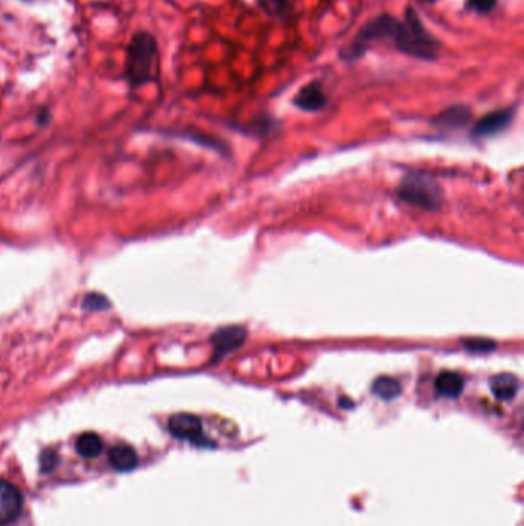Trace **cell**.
Here are the masks:
<instances>
[{
    "instance_id": "7",
    "label": "cell",
    "mask_w": 524,
    "mask_h": 526,
    "mask_svg": "<svg viewBox=\"0 0 524 526\" xmlns=\"http://www.w3.org/2000/svg\"><path fill=\"white\" fill-rule=\"evenodd\" d=\"M23 499L17 486L0 481V526L14 522L22 511Z\"/></svg>"
},
{
    "instance_id": "10",
    "label": "cell",
    "mask_w": 524,
    "mask_h": 526,
    "mask_svg": "<svg viewBox=\"0 0 524 526\" xmlns=\"http://www.w3.org/2000/svg\"><path fill=\"white\" fill-rule=\"evenodd\" d=\"M471 118H472L471 108L466 105H453V106L446 108V110H443L440 114H437L432 119V122L438 127L456 129V128L467 125V122L471 120Z\"/></svg>"
},
{
    "instance_id": "19",
    "label": "cell",
    "mask_w": 524,
    "mask_h": 526,
    "mask_svg": "<svg viewBox=\"0 0 524 526\" xmlns=\"http://www.w3.org/2000/svg\"><path fill=\"white\" fill-rule=\"evenodd\" d=\"M498 0H467V6L479 14H488L497 6Z\"/></svg>"
},
{
    "instance_id": "1",
    "label": "cell",
    "mask_w": 524,
    "mask_h": 526,
    "mask_svg": "<svg viewBox=\"0 0 524 526\" xmlns=\"http://www.w3.org/2000/svg\"><path fill=\"white\" fill-rule=\"evenodd\" d=\"M392 43L405 56L426 62L435 60L440 48V42L423 25L419 13L411 6L405 13V20L400 22Z\"/></svg>"
},
{
    "instance_id": "14",
    "label": "cell",
    "mask_w": 524,
    "mask_h": 526,
    "mask_svg": "<svg viewBox=\"0 0 524 526\" xmlns=\"http://www.w3.org/2000/svg\"><path fill=\"white\" fill-rule=\"evenodd\" d=\"M75 448H77V453H79L82 457L94 459L100 453H102L103 442H102V439L96 434V432H83V434L77 439Z\"/></svg>"
},
{
    "instance_id": "9",
    "label": "cell",
    "mask_w": 524,
    "mask_h": 526,
    "mask_svg": "<svg viewBox=\"0 0 524 526\" xmlns=\"http://www.w3.org/2000/svg\"><path fill=\"white\" fill-rule=\"evenodd\" d=\"M169 431L171 434L184 439V440H192V442H197V440L202 437V422H200L198 417L192 415V414H175L169 419Z\"/></svg>"
},
{
    "instance_id": "15",
    "label": "cell",
    "mask_w": 524,
    "mask_h": 526,
    "mask_svg": "<svg viewBox=\"0 0 524 526\" xmlns=\"http://www.w3.org/2000/svg\"><path fill=\"white\" fill-rule=\"evenodd\" d=\"M372 392L383 400H392L402 394V385L394 377L381 376L372 383Z\"/></svg>"
},
{
    "instance_id": "12",
    "label": "cell",
    "mask_w": 524,
    "mask_h": 526,
    "mask_svg": "<svg viewBox=\"0 0 524 526\" xmlns=\"http://www.w3.org/2000/svg\"><path fill=\"white\" fill-rule=\"evenodd\" d=\"M520 382L514 374H498L490 382V390L498 400H511L518 392Z\"/></svg>"
},
{
    "instance_id": "17",
    "label": "cell",
    "mask_w": 524,
    "mask_h": 526,
    "mask_svg": "<svg viewBox=\"0 0 524 526\" xmlns=\"http://www.w3.org/2000/svg\"><path fill=\"white\" fill-rule=\"evenodd\" d=\"M461 345L466 351L469 353H476V354H483V353H492L497 348V343L494 340L489 339H483V337H471V339H463L461 340Z\"/></svg>"
},
{
    "instance_id": "5",
    "label": "cell",
    "mask_w": 524,
    "mask_h": 526,
    "mask_svg": "<svg viewBox=\"0 0 524 526\" xmlns=\"http://www.w3.org/2000/svg\"><path fill=\"white\" fill-rule=\"evenodd\" d=\"M246 337H248V331L243 327H238V325H231V327H223L214 331L210 337L212 346V365L243 346Z\"/></svg>"
},
{
    "instance_id": "13",
    "label": "cell",
    "mask_w": 524,
    "mask_h": 526,
    "mask_svg": "<svg viewBox=\"0 0 524 526\" xmlns=\"http://www.w3.org/2000/svg\"><path fill=\"white\" fill-rule=\"evenodd\" d=\"M110 462L114 469L131 471L137 465V453L129 445H117L110 451Z\"/></svg>"
},
{
    "instance_id": "16",
    "label": "cell",
    "mask_w": 524,
    "mask_h": 526,
    "mask_svg": "<svg viewBox=\"0 0 524 526\" xmlns=\"http://www.w3.org/2000/svg\"><path fill=\"white\" fill-rule=\"evenodd\" d=\"M111 301L102 292H88L83 296L82 308L88 313H102L111 309Z\"/></svg>"
},
{
    "instance_id": "11",
    "label": "cell",
    "mask_w": 524,
    "mask_h": 526,
    "mask_svg": "<svg viewBox=\"0 0 524 526\" xmlns=\"http://www.w3.org/2000/svg\"><path fill=\"white\" fill-rule=\"evenodd\" d=\"M435 391L443 397L456 399L458 397L465 388V381L458 373L453 371H443L435 378Z\"/></svg>"
},
{
    "instance_id": "3",
    "label": "cell",
    "mask_w": 524,
    "mask_h": 526,
    "mask_svg": "<svg viewBox=\"0 0 524 526\" xmlns=\"http://www.w3.org/2000/svg\"><path fill=\"white\" fill-rule=\"evenodd\" d=\"M157 62V43L148 33H138L126 51V77L133 87H142L154 77Z\"/></svg>"
},
{
    "instance_id": "4",
    "label": "cell",
    "mask_w": 524,
    "mask_h": 526,
    "mask_svg": "<svg viewBox=\"0 0 524 526\" xmlns=\"http://www.w3.org/2000/svg\"><path fill=\"white\" fill-rule=\"evenodd\" d=\"M400 199L407 205L425 211H438L443 204V191L435 180L426 176L407 174L398 187Z\"/></svg>"
},
{
    "instance_id": "8",
    "label": "cell",
    "mask_w": 524,
    "mask_h": 526,
    "mask_svg": "<svg viewBox=\"0 0 524 526\" xmlns=\"http://www.w3.org/2000/svg\"><path fill=\"white\" fill-rule=\"evenodd\" d=\"M328 104V97L325 91L321 88V83L319 80H312L306 83L305 87L300 88V91L294 97V105L298 110L306 113L320 111Z\"/></svg>"
},
{
    "instance_id": "20",
    "label": "cell",
    "mask_w": 524,
    "mask_h": 526,
    "mask_svg": "<svg viewBox=\"0 0 524 526\" xmlns=\"http://www.w3.org/2000/svg\"><path fill=\"white\" fill-rule=\"evenodd\" d=\"M425 2H430V3H432V2H437V0H425Z\"/></svg>"
},
{
    "instance_id": "6",
    "label": "cell",
    "mask_w": 524,
    "mask_h": 526,
    "mask_svg": "<svg viewBox=\"0 0 524 526\" xmlns=\"http://www.w3.org/2000/svg\"><path fill=\"white\" fill-rule=\"evenodd\" d=\"M515 108H504V110L492 111L475 123L472 129V134L475 137H492L500 133H503L504 129L509 128V125L514 120Z\"/></svg>"
},
{
    "instance_id": "18",
    "label": "cell",
    "mask_w": 524,
    "mask_h": 526,
    "mask_svg": "<svg viewBox=\"0 0 524 526\" xmlns=\"http://www.w3.org/2000/svg\"><path fill=\"white\" fill-rule=\"evenodd\" d=\"M257 5L271 17H283L289 11V0H257Z\"/></svg>"
},
{
    "instance_id": "2",
    "label": "cell",
    "mask_w": 524,
    "mask_h": 526,
    "mask_svg": "<svg viewBox=\"0 0 524 526\" xmlns=\"http://www.w3.org/2000/svg\"><path fill=\"white\" fill-rule=\"evenodd\" d=\"M400 22L402 20L397 19L395 15H391L386 13L369 19L365 25L357 31L356 37L340 51V57L346 62L358 60L365 56L369 46L374 42L394 41Z\"/></svg>"
}]
</instances>
